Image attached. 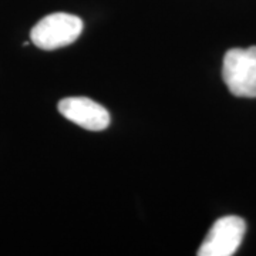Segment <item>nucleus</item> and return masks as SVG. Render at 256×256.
Returning <instances> with one entry per match:
<instances>
[{
  "label": "nucleus",
  "mask_w": 256,
  "mask_h": 256,
  "mask_svg": "<svg viewBox=\"0 0 256 256\" xmlns=\"http://www.w3.org/2000/svg\"><path fill=\"white\" fill-rule=\"evenodd\" d=\"M222 77L234 96L256 98V46L229 50L224 57Z\"/></svg>",
  "instance_id": "obj_1"
},
{
  "label": "nucleus",
  "mask_w": 256,
  "mask_h": 256,
  "mask_svg": "<svg viewBox=\"0 0 256 256\" xmlns=\"http://www.w3.org/2000/svg\"><path fill=\"white\" fill-rule=\"evenodd\" d=\"M82 32V18L68 13H53L32 28L30 38L38 48L56 50L74 43Z\"/></svg>",
  "instance_id": "obj_2"
},
{
  "label": "nucleus",
  "mask_w": 256,
  "mask_h": 256,
  "mask_svg": "<svg viewBox=\"0 0 256 256\" xmlns=\"http://www.w3.org/2000/svg\"><path fill=\"white\" fill-rule=\"evenodd\" d=\"M246 232L245 220L235 215L218 220L210 229L198 250L200 256H230L242 244Z\"/></svg>",
  "instance_id": "obj_3"
},
{
  "label": "nucleus",
  "mask_w": 256,
  "mask_h": 256,
  "mask_svg": "<svg viewBox=\"0 0 256 256\" xmlns=\"http://www.w3.org/2000/svg\"><path fill=\"white\" fill-rule=\"evenodd\" d=\"M60 114L90 131H101L110 126V112L101 104L86 97H70L58 102Z\"/></svg>",
  "instance_id": "obj_4"
}]
</instances>
